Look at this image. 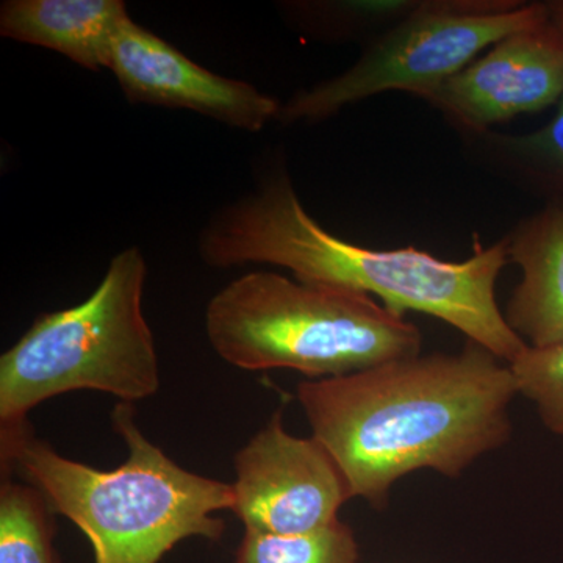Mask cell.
I'll list each match as a JSON object with an SVG mask.
<instances>
[{
	"mask_svg": "<svg viewBox=\"0 0 563 563\" xmlns=\"http://www.w3.org/2000/svg\"><path fill=\"white\" fill-rule=\"evenodd\" d=\"M510 363L470 342L455 354L413 355L332 379L303 380L296 398L352 498L376 509L396 481L429 468L461 476L512 433Z\"/></svg>",
	"mask_w": 563,
	"mask_h": 563,
	"instance_id": "1",
	"label": "cell"
},
{
	"mask_svg": "<svg viewBox=\"0 0 563 563\" xmlns=\"http://www.w3.org/2000/svg\"><path fill=\"white\" fill-rule=\"evenodd\" d=\"M211 268L257 265L290 269L295 279L377 296L393 313L448 322L496 357L514 363L528 347L496 302V280L509 261L506 239L446 262L417 247L372 250L339 239L302 206L285 169L211 218L199 239Z\"/></svg>",
	"mask_w": 563,
	"mask_h": 563,
	"instance_id": "2",
	"label": "cell"
},
{
	"mask_svg": "<svg viewBox=\"0 0 563 563\" xmlns=\"http://www.w3.org/2000/svg\"><path fill=\"white\" fill-rule=\"evenodd\" d=\"M111 421L128 446L118 468L65 457L29 424L0 437L2 472L18 470L54 514L73 521L90 540L95 563H158L191 537L221 540L225 525L214 514L232 510V484L181 468L141 432L133 404H117Z\"/></svg>",
	"mask_w": 563,
	"mask_h": 563,
	"instance_id": "3",
	"label": "cell"
},
{
	"mask_svg": "<svg viewBox=\"0 0 563 563\" xmlns=\"http://www.w3.org/2000/svg\"><path fill=\"white\" fill-rule=\"evenodd\" d=\"M214 352L244 372L292 369L332 379L421 354L420 329L372 296L251 272L225 285L206 310Z\"/></svg>",
	"mask_w": 563,
	"mask_h": 563,
	"instance_id": "4",
	"label": "cell"
},
{
	"mask_svg": "<svg viewBox=\"0 0 563 563\" xmlns=\"http://www.w3.org/2000/svg\"><path fill=\"white\" fill-rule=\"evenodd\" d=\"M147 265L139 247L111 258L84 302L36 318L0 357V435L31 424L41 402L77 390L133 404L161 390V363L143 310Z\"/></svg>",
	"mask_w": 563,
	"mask_h": 563,
	"instance_id": "5",
	"label": "cell"
},
{
	"mask_svg": "<svg viewBox=\"0 0 563 563\" xmlns=\"http://www.w3.org/2000/svg\"><path fill=\"white\" fill-rule=\"evenodd\" d=\"M547 18V2L421 0L406 20L369 41L350 69L292 95L279 121H324L388 91L424 99L485 49Z\"/></svg>",
	"mask_w": 563,
	"mask_h": 563,
	"instance_id": "6",
	"label": "cell"
},
{
	"mask_svg": "<svg viewBox=\"0 0 563 563\" xmlns=\"http://www.w3.org/2000/svg\"><path fill=\"white\" fill-rule=\"evenodd\" d=\"M231 512L244 531L296 536L339 520L352 493L332 454L314 437L299 439L273 413L233 457Z\"/></svg>",
	"mask_w": 563,
	"mask_h": 563,
	"instance_id": "7",
	"label": "cell"
},
{
	"mask_svg": "<svg viewBox=\"0 0 563 563\" xmlns=\"http://www.w3.org/2000/svg\"><path fill=\"white\" fill-rule=\"evenodd\" d=\"M563 98V35L547 20L512 33L422 101L466 135L490 131L518 114L537 113Z\"/></svg>",
	"mask_w": 563,
	"mask_h": 563,
	"instance_id": "8",
	"label": "cell"
},
{
	"mask_svg": "<svg viewBox=\"0 0 563 563\" xmlns=\"http://www.w3.org/2000/svg\"><path fill=\"white\" fill-rule=\"evenodd\" d=\"M109 69L133 103L196 111L246 132L279 120L282 106L273 96L202 68L132 20L114 38Z\"/></svg>",
	"mask_w": 563,
	"mask_h": 563,
	"instance_id": "9",
	"label": "cell"
},
{
	"mask_svg": "<svg viewBox=\"0 0 563 563\" xmlns=\"http://www.w3.org/2000/svg\"><path fill=\"white\" fill-rule=\"evenodd\" d=\"M521 280L507 302V324L533 350L563 343V201H550L504 236Z\"/></svg>",
	"mask_w": 563,
	"mask_h": 563,
	"instance_id": "10",
	"label": "cell"
},
{
	"mask_svg": "<svg viewBox=\"0 0 563 563\" xmlns=\"http://www.w3.org/2000/svg\"><path fill=\"white\" fill-rule=\"evenodd\" d=\"M129 20L122 0H9L0 7V35L101 70L109 69L114 38Z\"/></svg>",
	"mask_w": 563,
	"mask_h": 563,
	"instance_id": "11",
	"label": "cell"
},
{
	"mask_svg": "<svg viewBox=\"0 0 563 563\" xmlns=\"http://www.w3.org/2000/svg\"><path fill=\"white\" fill-rule=\"evenodd\" d=\"M488 161L547 202L563 201V98L553 120L537 131L468 135Z\"/></svg>",
	"mask_w": 563,
	"mask_h": 563,
	"instance_id": "12",
	"label": "cell"
},
{
	"mask_svg": "<svg viewBox=\"0 0 563 563\" xmlns=\"http://www.w3.org/2000/svg\"><path fill=\"white\" fill-rule=\"evenodd\" d=\"M54 510L38 488L14 483L0 485V563H62L54 544Z\"/></svg>",
	"mask_w": 563,
	"mask_h": 563,
	"instance_id": "13",
	"label": "cell"
},
{
	"mask_svg": "<svg viewBox=\"0 0 563 563\" xmlns=\"http://www.w3.org/2000/svg\"><path fill=\"white\" fill-rule=\"evenodd\" d=\"M235 563H358V544L340 520L296 536L244 531Z\"/></svg>",
	"mask_w": 563,
	"mask_h": 563,
	"instance_id": "14",
	"label": "cell"
},
{
	"mask_svg": "<svg viewBox=\"0 0 563 563\" xmlns=\"http://www.w3.org/2000/svg\"><path fill=\"white\" fill-rule=\"evenodd\" d=\"M421 0H354V2L298 3L299 20L310 31L332 38L374 40L406 20Z\"/></svg>",
	"mask_w": 563,
	"mask_h": 563,
	"instance_id": "15",
	"label": "cell"
},
{
	"mask_svg": "<svg viewBox=\"0 0 563 563\" xmlns=\"http://www.w3.org/2000/svg\"><path fill=\"white\" fill-rule=\"evenodd\" d=\"M510 368L518 393L536 404L551 431L563 435V343L544 350L528 346Z\"/></svg>",
	"mask_w": 563,
	"mask_h": 563,
	"instance_id": "16",
	"label": "cell"
},
{
	"mask_svg": "<svg viewBox=\"0 0 563 563\" xmlns=\"http://www.w3.org/2000/svg\"><path fill=\"white\" fill-rule=\"evenodd\" d=\"M550 20L563 35V0H550L547 2Z\"/></svg>",
	"mask_w": 563,
	"mask_h": 563,
	"instance_id": "17",
	"label": "cell"
}]
</instances>
